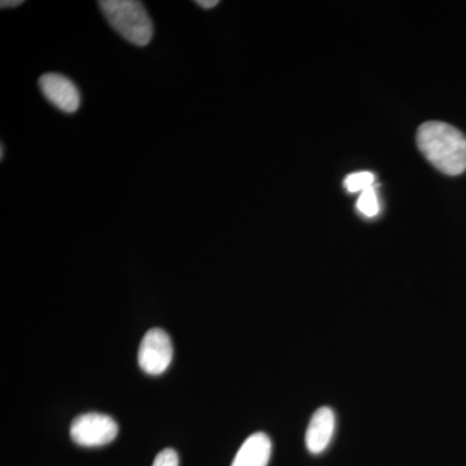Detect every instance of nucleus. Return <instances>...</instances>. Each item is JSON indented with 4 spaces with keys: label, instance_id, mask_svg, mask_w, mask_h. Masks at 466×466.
<instances>
[{
    "label": "nucleus",
    "instance_id": "obj_1",
    "mask_svg": "<svg viewBox=\"0 0 466 466\" xmlns=\"http://www.w3.org/2000/svg\"><path fill=\"white\" fill-rule=\"evenodd\" d=\"M417 147L441 173L456 177L466 170V137L444 122L431 121L420 126Z\"/></svg>",
    "mask_w": 466,
    "mask_h": 466
},
{
    "label": "nucleus",
    "instance_id": "obj_2",
    "mask_svg": "<svg viewBox=\"0 0 466 466\" xmlns=\"http://www.w3.org/2000/svg\"><path fill=\"white\" fill-rule=\"evenodd\" d=\"M99 7L109 25L126 41L144 47L153 38V23L142 2L101 0Z\"/></svg>",
    "mask_w": 466,
    "mask_h": 466
},
{
    "label": "nucleus",
    "instance_id": "obj_3",
    "mask_svg": "<svg viewBox=\"0 0 466 466\" xmlns=\"http://www.w3.org/2000/svg\"><path fill=\"white\" fill-rule=\"evenodd\" d=\"M118 425L110 416L85 413L75 419L70 426V437L78 446L100 447L115 441Z\"/></svg>",
    "mask_w": 466,
    "mask_h": 466
},
{
    "label": "nucleus",
    "instance_id": "obj_4",
    "mask_svg": "<svg viewBox=\"0 0 466 466\" xmlns=\"http://www.w3.org/2000/svg\"><path fill=\"white\" fill-rule=\"evenodd\" d=\"M139 366L148 375L158 376L167 370L173 360V345L170 337L161 328H153L140 343Z\"/></svg>",
    "mask_w": 466,
    "mask_h": 466
},
{
    "label": "nucleus",
    "instance_id": "obj_5",
    "mask_svg": "<svg viewBox=\"0 0 466 466\" xmlns=\"http://www.w3.org/2000/svg\"><path fill=\"white\" fill-rule=\"evenodd\" d=\"M43 96L61 112L73 115L81 106V92L66 76L47 73L39 78Z\"/></svg>",
    "mask_w": 466,
    "mask_h": 466
},
{
    "label": "nucleus",
    "instance_id": "obj_6",
    "mask_svg": "<svg viewBox=\"0 0 466 466\" xmlns=\"http://www.w3.org/2000/svg\"><path fill=\"white\" fill-rule=\"evenodd\" d=\"M336 431V415L330 408H319L306 431V447L312 455L324 452L332 441Z\"/></svg>",
    "mask_w": 466,
    "mask_h": 466
},
{
    "label": "nucleus",
    "instance_id": "obj_7",
    "mask_svg": "<svg viewBox=\"0 0 466 466\" xmlns=\"http://www.w3.org/2000/svg\"><path fill=\"white\" fill-rule=\"evenodd\" d=\"M271 440L265 433L250 435L242 443L231 466H267L271 458Z\"/></svg>",
    "mask_w": 466,
    "mask_h": 466
},
{
    "label": "nucleus",
    "instance_id": "obj_8",
    "mask_svg": "<svg viewBox=\"0 0 466 466\" xmlns=\"http://www.w3.org/2000/svg\"><path fill=\"white\" fill-rule=\"evenodd\" d=\"M375 183V175L370 171H359V173L350 174L346 177L345 184L346 189L351 193L364 192L366 189L373 187Z\"/></svg>",
    "mask_w": 466,
    "mask_h": 466
},
{
    "label": "nucleus",
    "instance_id": "obj_9",
    "mask_svg": "<svg viewBox=\"0 0 466 466\" xmlns=\"http://www.w3.org/2000/svg\"><path fill=\"white\" fill-rule=\"evenodd\" d=\"M358 210L368 218L376 217L380 211V202L373 187L361 192L357 204Z\"/></svg>",
    "mask_w": 466,
    "mask_h": 466
},
{
    "label": "nucleus",
    "instance_id": "obj_10",
    "mask_svg": "<svg viewBox=\"0 0 466 466\" xmlns=\"http://www.w3.org/2000/svg\"><path fill=\"white\" fill-rule=\"evenodd\" d=\"M153 466H179V456H177V451L171 449L161 451L156 456Z\"/></svg>",
    "mask_w": 466,
    "mask_h": 466
},
{
    "label": "nucleus",
    "instance_id": "obj_11",
    "mask_svg": "<svg viewBox=\"0 0 466 466\" xmlns=\"http://www.w3.org/2000/svg\"><path fill=\"white\" fill-rule=\"evenodd\" d=\"M195 5H198L202 9H211L217 7L219 2L218 0H196Z\"/></svg>",
    "mask_w": 466,
    "mask_h": 466
},
{
    "label": "nucleus",
    "instance_id": "obj_12",
    "mask_svg": "<svg viewBox=\"0 0 466 466\" xmlns=\"http://www.w3.org/2000/svg\"><path fill=\"white\" fill-rule=\"evenodd\" d=\"M24 2H21V0H2L0 2V7L3 9L5 8H15L18 7V5H23Z\"/></svg>",
    "mask_w": 466,
    "mask_h": 466
},
{
    "label": "nucleus",
    "instance_id": "obj_13",
    "mask_svg": "<svg viewBox=\"0 0 466 466\" xmlns=\"http://www.w3.org/2000/svg\"><path fill=\"white\" fill-rule=\"evenodd\" d=\"M0 159H5V144L2 143V147H0Z\"/></svg>",
    "mask_w": 466,
    "mask_h": 466
}]
</instances>
